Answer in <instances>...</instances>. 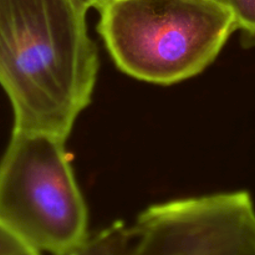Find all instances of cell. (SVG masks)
Returning <instances> with one entry per match:
<instances>
[{
	"label": "cell",
	"mask_w": 255,
	"mask_h": 255,
	"mask_svg": "<svg viewBox=\"0 0 255 255\" xmlns=\"http://www.w3.org/2000/svg\"><path fill=\"white\" fill-rule=\"evenodd\" d=\"M0 255H41L0 221Z\"/></svg>",
	"instance_id": "cell-7"
},
{
	"label": "cell",
	"mask_w": 255,
	"mask_h": 255,
	"mask_svg": "<svg viewBox=\"0 0 255 255\" xmlns=\"http://www.w3.org/2000/svg\"><path fill=\"white\" fill-rule=\"evenodd\" d=\"M84 1L86 2L90 7H95V9H97V7H99V5L101 4L104 0H84Z\"/></svg>",
	"instance_id": "cell-8"
},
{
	"label": "cell",
	"mask_w": 255,
	"mask_h": 255,
	"mask_svg": "<svg viewBox=\"0 0 255 255\" xmlns=\"http://www.w3.org/2000/svg\"><path fill=\"white\" fill-rule=\"evenodd\" d=\"M133 228L128 255H255V206L247 191L153 204Z\"/></svg>",
	"instance_id": "cell-4"
},
{
	"label": "cell",
	"mask_w": 255,
	"mask_h": 255,
	"mask_svg": "<svg viewBox=\"0 0 255 255\" xmlns=\"http://www.w3.org/2000/svg\"><path fill=\"white\" fill-rule=\"evenodd\" d=\"M84 0H0V86L16 132L66 141L99 71Z\"/></svg>",
	"instance_id": "cell-1"
},
{
	"label": "cell",
	"mask_w": 255,
	"mask_h": 255,
	"mask_svg": "<svg viewBox=\"0 0 255 255\" xmlns=\"http://www.w3.org/2000/svg\"><path fill=\"white\" fill-rule=\"evenodd\" d=\"M66 141L12 131L0 161V221L39 253L65 255L89 239V213Z\"/></svg>",
	"instance_id": "cell-3"
},
{
	"label": "cell",
	"mask_w": 255,
	"mask_h": 255,
	"mask_svg": "<svg viewBox=\"0 0 255 255\" xmlns=\"http://www.w3.org/2000/svg\"><path fill=\"white\" fill-rule=\"evenodd\" d=\"M136 233L133 224L115 222L95 234L76 251L65 255H128L133 247Z\"/></svg>",
	"instance_id": "cell-5"
},
{
	"label": "cell",
	"mask_w": 255,
	"mask_h": 255,
	"mask_svg": "<svg viewBox=\"0 0 255 255\" xmlns=\"http://www.w3.org/2000/svg\"><path fill=\"white\" fill-rule=\"evenodd\" d=\"M233 12L244 46L255 45V0H222Z\"/></svg>",
	"instance_id": "cell-6"
},
{
	"label": "cell",
	"mask_w": 255,
	"mask_h": 255,
	"mask_svg": "<svg viewBox=\"0 0 255 255\" xmlns=\"http://www.w3.org/2000/svg\"><path fill=\"white\" fill-rule=\"evenodd\" d=\"M97 31L126 75L172 85L201 74L237 30L222 0H104Z\"/></svg>",
	"instance_id": "cell-2"
}]
</instances>
